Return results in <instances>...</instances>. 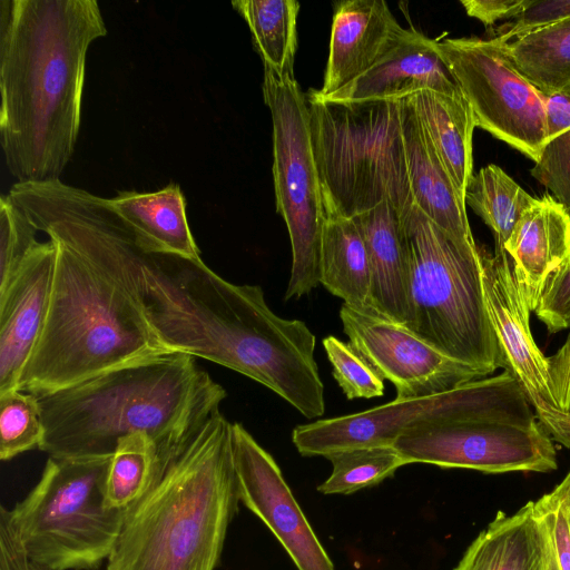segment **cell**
I'll use <instances>...</instances> for the list:
<instances>
[{
  "mask_svg": "<svg viewBox=\"0 0 570 570\" xmlns=\"http://www.w3.org/2000/svg\"><path fill=\"white\" fill-rule=\"evenodd\" d=\"M410 30L397 22L384 0L337 2L324 81L316 95L328 96L351 82L403 41Z\"/></svg>",
  "mask_w": 570,
  "mask_h": 570,
  "instance_id": "17",
  "label": "cell"
},
{
  "mask_svg": "<svg viewBox=\"0 0 570 570\" xmlns=\"http://www.w3.org/2000/svg\"><path fill=\"white\" fill-rule=\"evenodd\" d=\"M416 116L464 200L473 176V111L462 92L422 90L410 95Z\"/></svg>",
  "mask_w": 570,
  "mask_h": 570,
  "instance_id": "24",
  "label": "cell"
},
{
  "mask_svg": "<svg viewBox=\"0 0 570 570\" xmlns=\"http://www.w3.org/2000/svg\"><path fill=\"white\" fill-rule=\"evenodd\" d=\"M45 232L122 287L166 350L238 372L307 419L324 410L315 335L275 314L261 286L230 283L202 258L144 252L107 199L85 189L56 206Z\"/></svg>",
  "mask_w": 570,
  "mask_h": 570,
  "instance_id": "1",
  "label": "cell"
},
{
  "mask_svg": "<svg viewBox=\"0 0 570 570\" xmlns=\"http://www.w3.org/2000/svg\"><path fill=\"white\" fill-rule=\"evenodd\" d=\"M568 521H569V528H570V510L568 511Z\"/></svg>",
  "mask_w": 570,
  "mask_h": 570,
  "instance_id": "44",
  "label": "cell"
},
{
  "mask_svg": "<svg viewBox=\"0 0 570 570\" xmlns=\"http://www.w3.org/2000/svg\"><path fill=\"white\" fill-rule=\"evenodd\" d=\"M485 303L497 336L501 367L518 382L538 422L551 439L570 448V411L559 403L550 360L531 333L530 313L515 283L511 258L503 250L479 247Z\"/></svg>",
  "mask_w": 570,
  "mask_h": 570,
  "instance_id": "13",
  "label": "cell"
},
{
  "mask_svg": "<svg viewBox=\"0 0 570 570\" xmlns=\"http://www.w3.org/2000/svg\"><path fill=\"white\" fill-rule=\"evenodd\" d=\"M410 463L483 473L549 472L557 469L553 440L539 422L470 420L406 430L392 444Z\"/></svg>",
  "mask_w": 570,
  "mask_h": 570,
  "instance_id": "12",
  "label": "cell"
},
{
  "mask_svg": "<svg viewBox=\"0 0 570 570\" xmlns=\"http://www.w3.org/2000/svg\"><path fill=\"white\" fill-rule=\"evenodd\" d=\"M497 420L538 422L525 394L508 372L479 379L443 393L393 400L358 413L317 420L294 428L292 441L304 456L365 446L392 445L406 430L429 424Z\"/></svg>",
  "mask_w": 570,
  "mask_h": 570,
  "instance_id": "9",
  "label": "cell"
},
{
  "mask_svg": "<svg viewBox=\"0 0 570 570\" xmlns=\"http://www.w3.org/2000/svg\"><path fill=\"white\" fill-rule=\"evenodd\" d=\"M106 199L144 252L200 258L189 228L185 196L178 184L170 183L149 193L121 190Z\"/></svg>",
  "mask_w": 570,
  "mask_h": 570,
  "instance_id": "22",
  "label": "cell"
},
{
  "mask_svg": "<svg viewBox=\"0 0 570 570\" xmlns=\"http://www.w3.org/2000/svg\"><path fill=\"white\" fill-rule=\"evenodd\" d=\"M340 318L348 343L395 386V400L430 396L484 377L384 317L342 304Z\"/></svg>",
  "mask_w": 570,
  "mask_h": 570,
  "instance_id": "14",
  "label": "cell"
},
{
  "mask_svg": "<svg viewBox=\"0 0 570 570\" xmlns=\"http://www.w3.org/2000/svg\"><path fill=\"white\" fill-rule=\"evenodd\" d=\"M325 214L353 218L382 202L413 205L400 100L340 102L307 96Z\"/></svg>",
  "mask_w": 570,
  "mask_h": 570,
  "instance_id": "7",
  "label": "cell"
},
{
  "mask_svg": "<svg viewBox=\"0 0 570 570\" xmlns=\"http://www.w3.org/2000/svg\"><path fill=\"white\" fill-rule=\"evenodd\" d=\"M570 18V0H527L523 9L511 20L490 28L487 39L507 43Z\"/></svg>",
  "mask_w": 570,
  "mask_h": 570,
  "instance_id": "34",
  "label": "cell"
},
{
  "mask_svg": "<svg viewBox=\"0 0 570 570\" xmlns=\"http://www.w3.org/2000/svg\"><path fill=\"white\" fill-rule=\"evenodd\" d=\"M39 230L10 198L0 197V287L7 285L40 243Z\"/></svg>",
  "mask_w": 570,
  "mask_h": 570,
  "instance_id": "33",
  "label": "cell"
},
{
  "mask_svg": "<svg viewBox=\"0 0 570 570\" xmlns=\"http://www.w3.org/2000/svg\"><path fill=\"white\" fill-rule=\"evenodd\" d=\"M233 8L246 21L264 67L278 73H293L297 48L296 0H237Z\"/></svg>",
  "mask_w": 570,
  "mask_h": 570,
  "instance_id": "27",
  "label": "cell"
},
{
  "mask_svg": "<svg viewBox=\"0 0 570 570\" xmlns=\"http://www.w3.org/2000/svg\"><path fill=\"white\" fill-rule=\"evenodd\" d=\"M549 541L530 501L513 514L498 512L453 570H548Z\"/></svg>",
  "mask_w": 570,
  "mask_h": 570,
  "instance_id": "23",
  "label": "cell"
},
{
  "mask_svg": "<svg viewBox=\"0 0 570 570\" xmlns=\"http://www.w3.org/2000/svg\"><path fill=\"white\" fill-rule=\"evenodd\" d=\"M0 570H47L32 562L13 528L10 510L0 509Z\"/></svg>",
  "mask_w": 570,
  "mask_h": 570,
  "instance_id": "38",
  "label": "cell"
},
{
  "mask_svg": "<svg viewBox=\"0 0 570 570\" xmlns=\"http://www.w3.org/2000/svg\"><path fill=\"white\" fill-rule=\"evenodd\" d=\"M156 448L154 440L144 433L119 440L105 484V501L109 508L125 510L140 497L150 475Z\"/></svg>",
  "mask_w": 570,
  "mask_h": 570,
  "instance_id": "30",
  "label": "cell"
},
{
  "mask_svg": "<svg viewBox=\"0 0 570 570\" xmlns=\"http://www.w3.org/2000/svg\"><path fill=\"white\" fill-rule=\"evenodd\" d=\"M422 90L461 92L435 40L411 28L403 41L344 87L324 97L315 90L309 94L330 101L357 102L400 99Z\"/></svg>",
  "mask_w": 570,
  "mask_h": 570,
  "instance_id": "18",
  "label": "cell"
},
{
  "mask_svg": "<svg viewBox=\"0 0 570 570\" xmlns=\"http://www.w3.org/2000/svg\"><path fill=\"white\" fill-rule=\"evenodd\" d=\"M504 250L519 291L534 312L548 279L570 258V218L564 208L550 195L535 198Z\"/></svg>",
  "mask_w": 570,
  "mask_h": 570,
  "instance_id": "19",
  "label": "cell"
},
{
  "mask_svg": "<svg viewBox=\"0 0 570 570\" xmlns=\"http://www.w3.org/2000/svg\"><path fill=\"white\" fill-rule=\"evenodd\" d=\"M498 45L514 68L542 94L570 86V18Z\"/></svg>",
  "mask_w": 570,
  "mask_h": 570,
  "instance_id": "26",
  "label": "cell"
},
{
  "mask_svg": "<svg viewBox=\"0 0 570 570\" xmlns=\"http://www.w3.org/2000/svg\"><path fill=\"white\" fill-rule=\"evenodd\" d=\"M364 239L371 271V308L405 325L407 265L401 213L389 202L353 217Z\"/></svg>",
  "mask_w": 570,
  "mask_h": 570,
  "instance_id": "21",
  "label": "cell"
},
{
  "mask_svg": "<svg viewBox=\"0 0 570 570\" xmlns=\"http://www.w3.org/2000/svg\"><path fill=\"white\" fill-rule=\"evenodd\" d=\"M501 167L490 164L473 175L464 202L492 229L494 250H503L520 217L534 202Z\"/></svg>",
  "mask_w": 570,
  "mask_h": 570,
  "instance_id": "28",
  "label": "cell"
},
{
  "mask_svg": "<svg viewBox=\"0 0 570 570\" xmlns=\"http://www.w3.org/2000/svg\"><path fill=\"white\" fill-rule=\"evenodd\" d=\"M220 409L156 444L148 482L126 510L107 570H215L239 489Z\"/></svg>",
  "mask_w": 570,
  "mask_h": 570,
  "instance_id": "3",
  "label": "cell"
},
{
  "mask_svg": "<svg viewBox=\"0 0 570 570\" xmlns=\"http://www.w3.org/2000/svg\"><path fill=\"white\" fill-rule=\"evenodd\" d=\"M45 435L38 397L11 390L0 394V459L8 461L40 446Z\"/></svg>",
  "mask_w": 570,
  "mask_h": 570,
  "instance_id": "31",
  "label": "cell"
},
{
  "mask_svg": "<svg viewBox=\"0 0 570 570\" xmlns=\"http://www.w3.org/2000/svg\"><path fill=\"white\" fill-rule=\"evenodd\" d=\"M534 509L547 531L550 549L558 570H570V528L568 510L561 505Z\"/></svg>",
  "mask_w": 570,
  "mask_h": 570,
  "instance_id": "37",
  "label": "cell"
},
{
  "mask_svg": "<svg viewBox=\"0 0 570 570\" xmlns=\"http://www.w3.org/2000/svg\"><path fill=\"white\" fill-rule=\"evenodd\" d=\"M111 456H49L38 483L10 510L29 559L47 570H94L110 556L125 510L109 508Z\"/></svg>",
  "mask_w": 570,
  "mask_h": 570,
  "instance_id": "8",
  "label": "cell"
},
{
  "mask_svg": "<svg viewBox=\"0 0 570 570\" xmlns=\"http://www.w3.org/2000/svg\"><path fill=\"white\" fill-rule=\"evenodd\" d=\"M263 96L273 124V176L277 213L285 220L292 267L285 299L321 284L325 207L313 154L309 108L294 75L264 67Z\"/></svg>",
  "mask_w": 570,
  "mask_h": 570,
  "instance_id": "10",
  "label": "cell"
},
{
  "mask_svg": "<svg viewBox=\"0 0 570 570\" xmlns=\"http://www.w3.org/2000/svg\"><path fill=\"white\" fill-rule=\"evenodd\" d=\"M542 95L547 137L550 139L570 128V86Z\"/></svg>",
  "mask_w": 570,
  "mask_h": 570,
  "instance_id": "40",
  "label": "cell"
},
{
  "mask_svg": "<svg viewBox=\"0 0 570 570\" xmlns=\"http://www.w3.org/2000/svg\"><path fill=\"white\" fill-rule=\"evenodd\" d=\"M471 106L476 127L538 161L547 144L543 95L487 38L435 40Z\"/></svg>",
  "mask_w": 570,
  "mask_h": 570,
  "instance_id": "11",
  "label": "cell"
},
{
  "mask_svg": "<svg viewBox=\"0 0 570 570\" xmlns=\"http://www.w3.org/2000/svg\"><path fill=\"white\" fill-rule=\"evenodd\" d=\"M321 284L352 308H371V271L366 246L353 218L326 213L321 244Z\"/></svg>",
  "mask_w": 570,
  "mask_h": 570,
  "instance_id": "25",
  "label": "cell"
},
{
  "mask_svg": "<svg viewBox=\"0 0 570 570\" xmlns=\"http://www.w3.org/2000/svg\"><path fill=\"white\" fill-rule=\"evenodd\" d=\"M534 312L550 333L570 328V258L550 276Z\"/></svg>",
  "mask_w": 570,
  "mask_h": 570,
  "instance_id": "36",
  "label": "cell"
},
{
  "mask_svg": "<svg viewBox=\"0 0 570 570\" xmlns=\"http://www.w3.org/2000/svg\"><path fill=\"white\" fill-rule=\"evenodd\" d=\"M531 175L552 191L570 218V128L548 139Z\"/></svg>",
  "mask_w": 570,
  "mask_h": 570,
  "instance_id": "35",
  "label": "cell"
},
{
  "mask_svg": "<svg viewBox=\"0 0 570 570\" xmlns=\"http://www.w3.org/2000/svg\"><path fill=\"white\" fill-rule=\"evenodd\" d=\"M226 396L195 357L155 353L37 396L39 450L60 459L112 456L119 440L135 433L158 445L220 409Z\"/></svg>",
  "mask_w": 570,
  "mask_h": 570,
  "instance_id": "4",
  "label": "cell"
},
{
  "mask_svg": "<svg viewBox=\"0 0 570 570\" xmlns=\"http://www.w3.org/2000/svg\"><path fill=\"white\" fill-rule=\"evenodd\" d=\"M106 35L96 0L0 1V145L16 183L60 179L79 136L88 49Z\"/></svg>",
  "mask_w": 570,
  "mask_h": 570,
  "instance_id": "2",
  "label": "cell"
},
{
  "mask_svg": "<svg viewBox=\"0 0 570 570\" xmlns=\"http://www.w3.org/2000/svg\"><path fill=\"white\" fill-rule=\"evenodd\" d=\"M399 100L414 205L454 237L474 244L465 202L424 131L410 95Z\"/></svg>",
  "mask_w": 570,
  "mask_h": 570,
  "instance_id": "20",
  "label": "cell"
},
{
  "mask_svg": "<svg viewBox=\"0 0 570 570\" xmlns=\"http://www.w3.org/2000/svg\"><path fill=\"white\" fill-rule=\"evenodd\" d=\"M556 396L570 411V335L556 355L549 357Z\"/></svg>",
  "mask_w": 570,
  "mask_h": 570,
  "instance_id": "41",
  "label": "cell"
},
{
  "mask_svg": "<svg viewBox=\"0 0 570 570\" xmlns=\"http://www.w3.org/2000/svg\"><path fill=\"white\" fill-rule=\"evenodd\" d=\"M57 244L40 242L0 287V394L18 390L21 373L46 322L55 276Z\"/></svg>",
  "mask_w": 570,
  "mask_h": 570,
  "instance_id": "16",
  "label": "cell"
},
{
  "mask_svg": "<svg viewBox=\"0 0 570 570\" xmlns=\"http://www.w3.org/2000/svg\"><path fill=\"white\" fill-rule=\"evenodd\" d=\"M240 501L284 547L298 570H335L274 458L240 423H233Z\"/></svg>",
  "mask_w": 570,
  "mask_h": 570,
  "instance_id": "15",
  "label": "cell"
},
{
  "mask_svg": "<svg viewBox=\"0 0 570 570\" xmlns=\"http://www.w3.org/2000/svg\"><path fill=\"white\" fill-rule=\"evenodd\" d=\"M407 265L404 327L482 376L501 367L476 244L461 240L413 205L402 214Z\"/></svg>",
  "mask_w": 570,
  "mask_h": 570,
  "instance_id": "6",
  "label": "cell"
},
{
  "mask_svg": "<svg viewBox=\"0 0 570 570\" xmlns=\"http://www.w3.org/2000/svg\"><path fill=\"white\" fill-rule=\"evenodd\" d=\"M325 458L332 463V472L317 487L324 494H350L371 488L406 464L393 445L348 449Z\"/></svg>",
  "mask_w": 570,
  "mask_h": 570,
  "instance_id": "29",
  "label": "cell"
},
{
  "mask_svg": "<svg viewBox=\"0 0 570 570\" xmlns=\"http://www.w3.org/2000/svg\"><path fill=\"white\" fill-rule=\"evenodd\" d=\"M323 347L332 365V374L347 400L373 399L384 394V380L348 343L330 335Z\"/></svg>",
  "mask_w": 570,
  "mask_h": 570,
  "instance_id": "32",
  "label": "cell"
},
{
  "mask_svg": "<svg viewBox=\"0 0 570 570\" xmlns=\"http://www.w3.org/2000/svg\"><path fill=\"white\" fill-rule=\"evenodd\" d=\"M548 570H558V568L556 566V562H554V559H553L552 553H551L550 544H549Z\"/></svg>",
  "mask_w": 570,
  "mask_h": 570,
  "instance_id": "43",
  "label": "cell"
},
{
  "mask_svg": "<svg viewBox=\"0 0 570 570\" xmlns=\"http://www.w3.org/2000/svg\"><path fill=\"white\" fill-rule=\"evenodd\" d=\"M52 240L57 257L49 308L18 390L45 395L168 351L122 287L82 254Z\"/></svg>",
  "mask_w": 570,
  "mask_h": 570,
  "instance_id": "5",
  "label": "cell"
},
{
  "mask_svg": "<svg viewBox=\"0 0 570 570\" xmlns=\"http://www.w3.org/2000/svg\"><path fill=\"white\" fill-rule=\"evenodd\" d=\"M538 507L551 508L561 505L570 510V471L561 483L550 493L544 494L535 502Z\"/></svg>",
  "mask_w": 570,
  "mask_h": 570,
  "instance_id": "42",
  "label": "cell"
},
{
  "mask_svg": "<svg viewBox=\"0 0 570 570\" xmlns=\"http://www.w3.org/2000/svg\"><path fill=\"white\" fill-rule=\"evenodd\" d=\"M527 0H462L465 12L480 20L488 29L500 20H511L525 6Z\"/></svg>",
  "mask_w": 570,
  "mask_h": 570,
  "instance_id": "39",
  "label": "cell"
}]
</instances>
